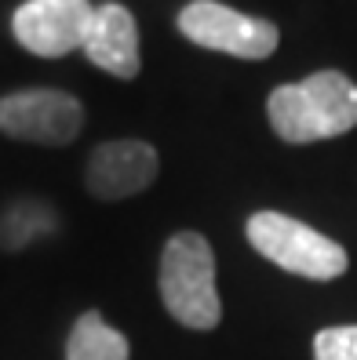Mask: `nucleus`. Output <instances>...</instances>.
Masks as SVG:
<instances>
[{"label":"nucleus","mask_w":357,"mask_h":360,"mask_svg":"<svg viewBox=\"0 0 357 360\" xmlns=\"http://www.w3.org/2000/svg\"><path fill=\"white\" fill-rule=\"evenodd\" d=\"M270 128L281 142L306 146L357 128V84L339 70L310 73L299 84H281L266 98Z\"/></svg>","instance_id":"1"},{"label":"nucleus","mask_w":357,"mask_h":360,"mask_svg":"<svg viewBox=\"0 0 357 360\" xmlns=\"http://www.w3.org/2000/svg\"><path fill=\"white\" fill-rule=\"evenodd\" d=\"M161 302L182 328L212 331L223 316L215 288V255L201 233L182 229L161 251Z\"/></svg>","instance_id":"2"},{"label":"nucleus","mask_w":357,"mask_h":360,"mask_svg":"<svg viewBox=\"0 0 357 360\" xmlns=\"http://www.w3.org/2000/svg\"><path fill=\"white\" fill-rule=\"evenodd\" d=\"M251 248L284 273L306 281H335L346 273V251L306 222L281 211H256L244 226Z\"/></svg>","instance_id":"3"},{"label":"nucleus","mask_w":357,"mask_h":360,"mask_svg":"<svg viewBox=\"0 0 357 360\" xmlns=\"http://www.w3.org/2000/svg\"><path fill=\"white\" fill-rule=\"evenodd\" d=\"M179 33L208 51H223L248 62L274 55L281 40L274 22L244 15L230 4H219V0H190L179 11Z\"/></svg>","instance_id":"4"},{"label":"nucleus","mask_w":357,"mask_h":360,"mask_svg":"<svg viewBox=\"0 0 357 360\" xmlns=\"http://www.w3.org/2000/svg\"><path fill=\"white\" fill-rule=\"evenodd\" d=\"M84 128V105L70 91L30 88L0 98V131L18 142L70 146Z\"/></svg>","instance_id":"5"},{"label":"nucleus","mask_w":357,"mask_h":360,"mask_svg":"<svg viewBox=\"0 0 357 360\" xmlns=\"http://www.w3.org/2000/svg\"><path fill=\"white\" fill-rule=\"evenodd\" d=\"M92 18H95L92 0H26L11 15V33L33 55L62 58L84 48Z\"/></svg>","instance_id":"6"},{"label":"nucleus","mask_w":357,"mask_h":360,"mask_svg":"<svg viewBox=\"0 0 357 360\" xmlns=\"http://www.w3.org/2000/svg\"><path fill=\"white\" fill-rule=\"evenodd\" d=\"M157 150L142 139H117L95 146V153L88 160V193L95 200H124L135 197L142 189H150L157 179Z\"/></svg>","instance_id":"7"},{"label":"nucleus","mask_w":357,"mask_h":360,"mask_svg":"<svg viewBox=\"0 0 357 360\" xmlns=\"http://www.w3.org/2000/svg\"><path fill=\"white\" fill-rule=\"evenodd\" d=\"M84 55L92 66L106 70L120 80H135L142 62H139V26L135 15L124 4H102L95 8L88 40H84Z\"/></svg>","instance_id":"8"},{"label":"nucleus","mask_w":357,"mask_h":360,"mask_svg":"<svg viewBox=\"0 0 357 360\" xmlns=\"http://www.w3.org/2000/svg\"><path fill=\"white\" fill-rule=\"evenodd\" d=\"M128 338L102 321V313H84L70 331L66 360H128Z\"/></svg>","instance_id":"9"},{"label":"nucleus","mask_w":357,"mask_h":360,"mask_svg":"<svg viewBox=\"0 0 357 360\" xmlns=\"http://www.w3.org/2000/svg\"><path fill=\"white\" fill-rule=\"evenodd\" d=\"M51 226V211L48 204L40 200H23V204H11L0 219V248H23L33 237H40Z\"/></svg>","instance_id":"10"},{"label":"nucleus","mask_w":357,"mask_h":360,"mask_svg":"<svg viewBox=\"0 0 357 360\" xmlns=\"http://www.w3.org/2000/svg\"><path fill=\"white\" fill-rule=\"evenodd\" d=\"M313 360H357V324L318 331V338H313Z\"/></svg>","instance_id":"11"}]
</instances>
